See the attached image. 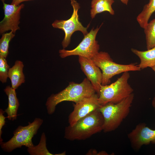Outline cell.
Masks as SVG:
<instances>
[{
	"label": "cell",
	"instance_id": "obj_11",
	"mask_svg": "<svg viewBox=\"0 0 155 155\" xmlns=\"http://www.w3.org/2000/svg\"><path fill=\"white\" fill-rule=\"evenodd\" d=\"M128 137L132 148L138 150L144 145L155 143V129L149 128L144 123H140L128 134Z\"/></svg>",
	"mask_w": 155,
	"mask_h": 155
},
{
	"label": "cell",
	"instance_id": "obj_3",
	"mask_svg": "<svg viewBox=\"0 0 155 155\" xmlns=\"http://www.w3.org/2000/svg\"><path fill=\"white\" fill-rule=\"evenodd\" d=\"M134 98L132 93L121 101L116 103H108L101 105L98 110L103 116V130L104 132L117 129L128 115Z\"/></svg>",
	"mask_w": 155,
	"mask_h": 155
},
{
	"label": "cell",
	"instance_id": "obj_22",
	"mask_svg": "<svg viewBox=\"0 0 155 155\" xmlns=\"http://www.w3.org/2000/svg\"><path fill=\"white\" fill-rule=\"evenodd\" d=\"M5 112L2 109H0V142H2L3 140L1 137V135L2 133V129L3 127L5 124V119L6 118L4 114Z\"/></svg>",
	"mask_w": 155,
	"mask_h": 155
},
{
	"label": "cell",
	"instance_id": "obj_18",
	"mask_svg": "<svg viewBox=\"0 0 155 155\" xmlns=\"http://www.w3.org/2000/svg\"><path fill=\"white\" fill-rule=\"evenodd\" d=\"M144 29L147 50L155 47V18L148 22Z\"/></svg>",
	"mask_w": 155,
	"mask_h": 155
},
{
	"label": "cell",
	"instance_id": "obj_17",
	"mask_svg": "<svg viewBox=\"0 0 155 155\" xmlns=\"http://www.w3.org/2000/svg\"><path fill=\"white\" fill-rule=\"evenodd\" d=\"M155 11V0H149L148 3L144 6L142 10L136 18V20L141 27L144 28Z\"/></svg>",
	"mask_w": 155,
	"mask_h": 155
},
{
	"label": "cell",
	"instance_id": "obj_1",
	"mask_svg": "<svg viewBox=\"0 0 155 155\" xmlns=\"http://www.w3.org/2000/svg\"><path fill=\"white\" fill-rule=\"evenodd\" d=\"M96 93L90 81L85 78L80 83L70 82L64 89L56 94H52L46 103L47 113L49 115L55 112L56 106L64 101L76 103L84 98Z\"/></svg>",
	"mask_w": 155,
	"mask_h": 155
},
{
	"label": "cell",
	"instance_id": "obj_12",
	"mask_svg": "<svg viewBox=\"0 0 155 155\" xmlns=\"http://www.w3.org/2000/svg\"><path fill=\"white\" fill-rule=\"evenodd\" d=\"M78 61L82 71L99 95L102 79L101 69L92 59L79 56Z\"/></svg>",
	"mask_w": 155,
	"mask_h": 155
},
{
	"label": "cell",
	"instance_id": "obj_6",
	"mask_svg": "<svg viewBox=\"0 0 155 155\" xmlns=\"http://www.w3.org/2000/svg\"><path fill=\"white\" fill-rule=\"evenodd\" d=\"M92 59L101 70L102 85H103L109 84L111 79L117 75L125 72L141 70L139 65L135 63L122 64L116 63L106 52H99Z\"/></svg>",
	"mask_w": 155,
	"mask_h": 155
},
{
	"label": "cell",
	"instance_id": "obj_19",
	"mask_svg": "<svg viewBox=\"0 0 155 155\" xmlns=\"http://www.w3.org/2000/svg\"><path fill=\"white\" fill-rule=\"evenodd\" d=\"M27 151L31 155H54L48 150L46 146V137L45 133H42L39 143L36 146L28 148Z\"/></svg>",
	"mask_w": 155,
	"mask_h": 155
},
{
	"label": "cell",
	"instance_id": "obj_4",
	"mask_svg": "<svg viewBox=\"0 0 155 155\" xmlns=\"http://www.w3.org/2000/svg\"><path fill=\"white\" fill-rule=\"evenodd\" d=\"M130 77L128 71L125 72L112 84L101 85L98 98L100 104L118 103L133 93V90L128 83Z\"/></svg>",
	"mask_w": 155,
	"mask_h": 155
},
{
	"label": "cell",
	"instance_id": "obj_16",
	"mask_svg": "<svg viewBox=\"0 0 155 155\" xmlns=\"http://www.w3.org/2000/svg\"><path fill=\"white\" fill-rule=\"evenodd\" d=\"M114 0H92L91 3L90 15L92 19L98 14L104 11L108 12L111 15L115 14V11L112 7Z\"/></svg>",
	"mask_w": 155,
	"mask_h": 155
},
{
	"label": "cell",
	"instance_id": "obj_27",
	"mask_svg": "<svg viewBox=\"0 0 155 155\" xmlns=\"http://www.w3.org/2000/svg\"><path fill=\"white\" fill-rule=\"evenodd\" d=\"M3 2V1H4V0H1Z\"/></svg>",
	"mask_w": 155,
	"mask_h": 155
},
{
	"label": "cell",
	"instance_id": "obj_21",
	"mask_svg": "<svg viewBox=\"0 0 155 155\" xmlns=\"http://www.w3.org/2000/svg\"><path fill=\"white\" fill-rule=\"evenodd\" d=\"M9 67L6 58L0 56V80L3 83L7 82Z\"/></svg>",
	"mask_w": 155,
	"mask_h": 155
},
{
	"label": "cell",
	"instance_id": "obj_2",
	"mask_svg": "<svg viewBox=\"0 0 155 155\" xmlns=\"http://www.w3.org/2000/svg\"><path fill=\"white\" fill-rule=\"evenodd\" d=\"M104 120L101 113L96 110L78 120L73 125L66 127L64 137L73 141L86 140L103 130Z\"/></svg>",
	"mask_w": 155,
	"mask_h": 155
},
{
	"label": "cell",
	"instance_id": "obj_23",
	"mask_svg": "<svg viewBox=\"0 0 155 155\" xmlns=\"http://www.w3.org/2000/svg\"><path fill=\"white\" fill-rule=\"evenodd\" d=\"M30 0H12V1L11 4L16 5H18L23 2Z\"/></svg>",
	"mask_w": 155,
	"mask_h": 155
},
{
	"label": "cell",
	"instance_id": "obj_8",
	"mask_svg": "<svg viewBox=\"0 0 155 155\" xmlns=\"http://www.w3.org/2000/svg\"><path fill=\"white\" fill-rule=\"evenodd\" d=\"M102 24L99 27L93 28L84 37L78 46L73 49L67 50L64 49L59 51L60 57L65 58L73 55H78L92 59L99 51L100 46L96 40L97 34Z\"/></svg>",
	"mask_w": 155,
	"mask_h": 155
},
{
	"label": "cell",
	"instance_id": "obj_5",
	"mask_svg": "<svg viewBox=\"0 0 155 155\" xmlns=\"http://www.w3.org/2000/svg\"><path fill=\"white\" fill-rule=\"evenodd\" d=\"M43 119L36 118L32 123L28 122L26 126H19L14 131L13 136L6 142H0L2 149L5 152H9L22 146L27 148L33 147L32 139L36 134L43 123Z\"/></svg>",
	"mask_w": 155,
	"mask_h": 155
},
{
	"label": "cell",
	"instance_id": "obj_10",
	"mask_svg": "<svg viewBox=\"0 0 155 155\" xmlns=\"http://www.w3.org/2000/svg\"><path fill=\"white\" fill-rule=\"evenodd\" d=\"M3 3L4 17L0 22V34H2L9 30L15 34L20 29L19 25L20 12L24 5L23 4L18 5L7 4L4 1Z\"/></svg>",
	"mask_w": 155,
	"mask_h": 155
},
{
	"label": "cell",
	"instance_id": "obj_7",
	"mask_svg": "<svg viewBox=\"0 0 155 155\" xmlns=\"http://www.w3.org/2000/svg\"><path fill=\"white\" fill-rule=\"evenodd\" d=\"M70 1L73 9L71 17L66 20H56L52 24L54 28L61 29L64 32V37L61 43L64 49L70 44L71 36L75 32L80 31L84 36L88 33L87 30L90 25L89 24L86 27L82 25L79 21L78 14V11L80 8V4L75 0Z\"/></svg>",
	"mask_w": 155,
	"mask_h": 155
},
{
	"label": "cell",
	"instance_id": "obj_13",
	"mask_svg": "<svg viewBox=\"0 0 155 155\" xmlns=\"http://www.w3.org/2000/svg\"><path fill=\"white\" fill-rule=\"evenodd\" d=\"M8 97V104L5 112L7 114V118L9 120L14 121L16 119L18 111L20 106L17 98L16 90L9 86L4 90Z\"/></svg>",
	"mask_w": 155,
	"mask_h": 155
},
{
	"label": "cell",
	"instance_id": "obj_25",
	"mask_svg": "<svg viewBox=\"0 0 155 155\" xmlns=\"http://www.w3.org/2000/svg\"><path fill=\"white\" fill-rule=\"evenodd\" d=\"M120 1L123 4L127 5L128 4L129 0H120Z\"/></svg>",
	"mask_w": 155,
	"mask_h": 155
},
{
	"label": "cell",
	"instance_id": "obj_9",
	"mask_svg": "<svg viewBox=\"0 0 155 155\" xmlns=\"http://www.w3.org/2000/svg\"><path fill=\"white\" fill-rule=\"evenodd\" d=\"M98 96L96 93L74 104L73 111L68 117L69 125H73L81 118L98 110L101 106L98 102Z\"/></svg>",
	"mask_w": 155,
	"mask_h": 155
},
{
	"label": "cell",
	"instance_id": "obj_14",
	"mask_svg": "<svg viewBox=\"0 0 155 155\" xmlns=\"http://www.w3.org/2000/svg\"><path fill=\"white\" fill-rule=\"evenodd\" d=\"M24 67L22 61L17 60L14 65L9 69L8 78L11 81V87L15 90L25 82V76L23 73Z\"/></svg>",
	"mask_w": 155,
	"mask_h": 155
},
{
	"label": "cell",
	"instance_id": "obj_20",
	"mask_svg": "<svg viewBox=\"0 0 155 155\" xmlns=\"http://www.w3.org/2000/svg\"><path fill=\"white\" fill-rule=\"evenodd\" d=\"M15 35L12 31L2 34L0 39V56L6 58L9 53V43Z\"/></svg>",
	"mask_w": 155,
	"mask_h": 155
},
{
	"label": "cell",
	"instance_id": "obj_24",
	"mask_svg": "<svg viewBox=\"0 0 155 155\" xmlns=\"http://www.w3.org/2000/svg\"><path fill=\"white\" fill-rule=\"evenodd\" d=\"M152 105L154 108V111L155 112V95L152 101Z\"/></svg>",
	"mask_w": 155,
	"mask_h": 155
},
{
	"label": "cell",
	"instance_id": "obj_15",
	"mask_svg": "<svg viewBox=\"0 0 155 155\" xmlns=\"http://www.w3.org/2000/svg\"><path fill=\"white\" fill-rule=\"evenodd\" d=\"M131 51L140 59V63L138 65L141 69L151 68L155 65V47L145 51L133 48L131 49Z\"/></svg>",
	"mask_w": 155,
	"mask_h": 155
},
{
	"label": "cell",
	"instance_id": "obj_26",
	"mask_svg": "<svg viewBox=\"0 0 155 155\" xmlns=\"http://www.w3.org/2000/svg\"><path fill=\"white\" fill-rule=\"evenodd\" d=\"M153 71L155 72V65L151 68Z\"/></svg>",
	"mask_w": 155,
	"mask_h": 155
}]
</instances>
